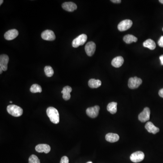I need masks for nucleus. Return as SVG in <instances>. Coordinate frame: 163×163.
Wrapping results in <instances>:
<instances>
[{"label":"nucleus","mask_w":163,"mask_h":163,"mask_svg":"<svg viewBox=\"0 0 163 163\" xmlns=\"http://www.w3.org/2000/svg\"><path fill=\"white\" fill-rule=\"evenodd\" d=\"M47 115L50 120L54 124H58L60 122V115L58 110L54 107H48L46 110Z\"/></svg>","instance_id":"f257e3e1"},{"label":"nucleus","mask_w":163,"mask_h":163,"mask_svg":"<svg viewBox=\"0 0 163 163\" xmlns=\"http://www.w3.org/2000/svg\"><path fill=\"white\" fill-rule=\"evenodd\" d=\"M8 112L15 117L21 116L23 114V109L15 105H10L7 107Z\"/></svg>","instance_id":"f03ea898"},{"label":"nucleus","mask_w":163,"mask_h":163,"mask_svg":"<svg viewBox=\"0 0 163 163\" xmlns=\"http://www.w3.org/2000/svg\"><path fill=\"white\" fill-rule=\"evenodd\" d=\"M87 36L85 34H82L73 39L72 42V46L74 48H77L80 45H83L85 43L87 40Z\"/></svg>","instance_id":"7ed1b4c3"},{"label":"nucleus","mask_w":163,"mask_h":163,"mask_svg":"<svg viewBox=\"0 0 163 163\" xmlns=\"http://www.w3.org/2000/svg\"><path fill=\"white\" fill-rule=\"evenodd\" d=\"M142 83V80L140 78L137 77L130 78L128 80L129 88L131 89H134L138 88Z\"/></svg>","instance_id":"20e7f679"},{"label":"nucleus","mask_w":163,"mask_h":163,"mask_svg":"<svg viewBox=\"0 0 163 163\" xmlns=\"http://www.w3.org/2000/svg\"><path fill=\"white\" fill-rule=\"evenodd\" d=\"M133 22L130 20H125L121 21L118 24V30L120 31H124L128 30L132 26Z\"/></svg>","instance_id":"39448f33"},{"label":"nucleus","mask_w":163,"mask_h":163,"mask_svg":"<svg viewBox=\"0 0 163 163\" xmlns=\"http://www.w3.org/2000/svg\"><path fill=\"white\" fill-rule=\"evenodd\" d=\"M150 111L149 107H146L139 115L138 119L142 122L147 121L150 118Z\"/></svg>","instance_id":"423d86ee"},{"label":"nucleus","mask_w":163,"mask_h":163,"mask_svg":"<svg viewBox=\"0 0 163 163\" xmlns=\"http://www.w3.org/2000/svg\"><path fill=\"white\" fill-rule=\"evenodd\" d=\"M144 153L142 151H138L131 154L130 156V159L134 163H139L142 161L144 159Z\"/></svg>","instance_id":"0eeeda50"},{"label":"nucleus","mask_w":163,"mask_h":163,"mask_svg":"<svg viewBox=\"0 0 163 163\" xmlns=\"http://www.w3.org/2000/svg\"><path fill=\"white\" fill-rule=\"evenodd\" d=\"M100 107L98 106H95L94 107H89L86 110V113L89 117L94 118L97 116L99 114Z\"/></svg>","instance_id":"6e6552de"},{"label":"nucleus","mask_w":163,"mask_h":163,"mask_svg":"<svg viewBox=\"0 0 163 163\" xmlns=\"http://www.w3.org/2000/svg\"><path fill=\"white\" fill-rule=\"evenodd\" d=\"M96 45L94 42H90L86 45L85 50L88 56H92L95 51Z\"/></svg>","instance_id":"1a4fd4ad"},{"label":"nucleus","mask_w":163,"mask_h":163,"mask_svg":"<svg viewBox=\"0 0 163 163\" xmlns=\"http://www.w3.org/2000/svg\"><path fill=\"white\" fill-rule=\"evenodd\" d=\"M9 58L7 54H1L0 56V68L6 71L8 69V65Z\"/></svg>","instance_id":"9d476101"},{"label":"nucleus","mask_w":163,"mask_h":163,"mask_svg":"<svg viewBox=\"0 0 163 163\" xmlns=\"http://www.w3.org/2000/svg\"><path fill=\"white\" fill-rule=\"evenodd\" d=\"M42 37L44 40L53 41L55 39V35L54 32L51 30H46L42 33Z\"/></svg>","instance_id":"9b49d317"},{"label":"nucleus","mask_w":163,"mask_h":163,"mask_svg":"<svg viewBox=\"0 0 163 163\" xmlns=\"http://www.w3.org/2000/svg\"><path fill=\"white\" fill-rule=\"evenodd\" d=\"M18 35L19 32L17 29H10L5 33L4 35V37L7 40H11L15 39Z\"/></svg>","instance_id":"f8f14e48"},{"label":"nucleus","mask_w":163,"mask_h":163,"mask_svg":"<svg viewBox=\"0 0 163 163\" xmlns=\"http://www.w3.org/2000/svg\"><path fill=\"white\" fill-rule=\"evenodd\" d=\"M36 151L39 153H44L48 154L50 152L51 150V148L49 145L47 144H39L36 146Z\"/></svg>","instance_id":"ddd939ff"},{"label":"nucleus","mask_w":163,"mask_h":163,"mask_svg":"<svg viewBox=\"0 0 163 163\" xmlns=\"http://www.w3.org/2000/svg\"><path fill=\"white\" fill-rule=\"evenodd\" d=\"M62 7L64 10L69 12H72L77 9L76 4L72 2H64L62 4Z\"/></svg>","instance_id":"4468645a"},{"label":"nucleus","mask_w":163,"mask_h":163,"mask_svg":"<svg viewBox=\"0 0 163 163\" xmlns=\"http://www.w3.org/2000/svg\"><path fill=\"white\" fill-rule=\"evenodd\" d=\"M145 128L149 133H153V134H156L159 132V129L156 127L151 122H147L145 125Z\"/></svg>","instance_id":"2eb2a0df"},{"label":"nucleus","mask_w":163,"mask_h":163,"mask_svg":"<svg viewBox=\"0 0 163 163\" xmlns=\"http://www.w3.org/2000/svg\"><path fill=\"white\" fill-rule=\"evenodd\" d=\"M72 91V88L69 86L63 88L61 93L63 94V98L65 101L69 100L71 97L70 93Z\"/></svg>","instance_id":"dca6fc26"},{"label":"nucleus","mask_w":163,"mask_h":163,"mask_svg":"<svg viewBox=\"0 0 163 163\" xmlns=\"http://www.w3.org/2000/svg\"><path fill=\"white\" fill-rule=\"evenodd\" d=\"M124 59L121 56H117L113 59L112 65L115 68H120L124 63Z\"/></svg>","instance_id":"f3484780"},{"label":"nucleus","mask_w":163,"mask_h":163,"mask_svg":"<svg viewBox=\"0 0 163 163\" xmlns=\"http://www.w3.org/2000/svg\"><path fill=\"white\" fill-rule=\"evenodd\" d=\"M105 138L106 141L111 143H114L119 140V136L115 133H109L106 134Z\"/></svg>","instance_id":"a211bd4d"},{"label":"nucleus","mask_w":163,"mask_h":163,"mask_svg":"<svg viewBox=\"0 0 163 163\" xmlns=\"http://www.w3.org/2000/svg\"><path fill=\"white\" fill-rule=\"evenodd\" d=\"M88 84L89 87L91 88H96L101 86L102 82L100 80L92 78L89 80Z\"/></svg>","instance_id":"6ab92c4d"},{"label":"nucleus","mask_w":163,"mask_h":163,"mask_svg":"<svg viewBox=\"0 0 163 163\" xmlns=\"http://www.w3.org/2000/svg\"><path fill=\"white\" fill-rule=\"evenodd\" d=\"M144 47L148 48L149 50H154L156 48V44L154 40L148 39L144 42L143 44Z\"/></svg>","instance_id":"aec40b11"},{"label":"nucleus","mask_w":163,"mask_h":163,"mask_svg":"<svg viewBox=\"0 0 163 163\" xmlns=\"http://www.w3.org/2000/svg\"><path fill=\"white\" fill-rule=\"evenodd\" d=\"M117 103L115 102L109 103L107 106V110L112 114H114L117 112Z\"/></svg>","instance_id":"412c9836"},{"label":"nucleus","mask_w":163,"mask_h":163,"mask_svg":"<svg viewBox=\"0 0 163 163\" xmlns=\"http://www.w3.org/2000/svg\"><path fill=\"white\" fill-rule=\"evenodd\" d=\"M123 40L127 44H131L136 42L137 41V38L133 35H127L123 37Z\"/></svg>","instance_id":"4be33fe9"},{"label":"nucleus","mask_w":163,"mask_h":163,"mask_svg":"<svg viewBox=\"0 0 163 163\" xmlns=\"http://www.w3.org/2000/svg\"><path fill=\"white\" fill-rule=\"evenodd\" d=\"M30 91L32 93H42V87L39 85L37 84H34L31 86L30 88Z\"/></svg>","instance_id":"5701e85b"},{"label":"nucleus","mask_w":163,"mask_h":163,"mask_svg":"<svg viewBox=\"0 0 163 163\" xmlns=\"http://www.w3.org/2000/svg\"><path fill=\"white\" fill-rule=\"evenodd\" d=\"M44 71L46 76L48 77H52L54 73L53 69L51 66H45V67Z\"/></svg>","instance_id":"b1692460"},{"label":"nucleus","mask_w":163,"mask_h":163,"mask_svg":"<svg viewBox=\"0 0 163 163\" xmlns=\"http://www.w3.org/2000/svg\"><path fill=\"white\" fill-rule=\"evenodd\" d=\"M29 163H40V160L35 155H32L29 158Z\"/></svg>","instance_id":"393cba45"},{"label":"nucleus","mask_w":163,"mask_h":163,"mask_svg":"<svg viewBox=\"0 0 163 163\" xmlns=\"http://www.w3.org/2000/svg\"><path fill=\"white\" fill-rule=\"evenodd\" d=\"M60 163H69V159L68 157L66 156L63 157L61 159Z\"/></svg>","instance_id":"a878e982"},{"label":"nucleus","mask_w":163,"mask_h":163,"mask_svg":"<svg viewBox=\"0 0 163 163\" xmlns=\"http://www.w3.org/2000/svg\"><path fill=\"white\" fill-rule=\"evenodd\" d=\"M158 44L160 47H163V36L160 37V39L158 42Z\"/></svg>","instance_id":"bb28decb"},{"label":"nucleus","mask_w":163,"mask_h":163,"mask_svg":"<svg viewBox=\"0 0 163 163\" xmlns=\"http://www.w3.org/2000/svg\"><path fill=\"white\" fill-rule=\"evenodd\" d=\"M158 95H159L160 97L163 98V88H162V89L159 90V92H158Z\"/></svg>","instance_id":"cd10ccee"},{"label":"nucleus","mask_w":163,"mask_h":163,"mask_svg":"<svg viewBox=\"0 0 163 163\" xmlns=\"http://www.w3.org/2000/svg\"><path fill=\"white\" fill-rule=\"evenodd\" d=\"M111 2L115 3H120L121 2V0H112Z\"/></svg>","instance_id":"c85d7f7f"},{"label":"nucleus","mask_w":163,"mask_h":163,"mask_svg":"<svg viewBox=\"0 0 163 163\" xmlns=\"http://www.w3.org/2000/svg\"><path fill=\"white\" fill-rule=\"evenodd\" d=\"M159 59H160V61H161V65H163V55H161L159 57Z\"/></svg>","instance_id":"c756f323"},{"label":"nucleus","mask_w":163,"mask_h":163,"mask_svg":"<svg viewBox=\"0 0 163 163\" xmlns=\"http://www.w3.org/2000/svg\"><path fill=\"white\" fill-rule=\"evenodd\" d=\"M2 71H3V70H2L1 68H0V73H1V74H2Z\"/></svg>","instance_id":"7c9ffc66"},{"label":"nucleus","mask_w":163,"mask_h":163,"mask_svg":"<svg viewBox=\"0 0 163 163\" xmlns=\"http://www.w3.org/2000/svg\"><path fill=\"white\" fill-rule=\"evenodd\" d=\"M3 0H1V1H0V5H1L2 3H3Z\"/></svg>","instance_id":"2f4dec72"},{"label":"nucleus","mask_w":163,"mask_h":163,"mask_svg":"<svg viewBox=\"0 0 163 163\" xmlns=\"http://www.w3.org/2000/svg\"><path fill=\"white\" fill-rule=\"evenodd\" d=\"M159 2L162 3V4H163V0H159Z\"/></svg>","instance_id":"473e14b6"},{"label":"nucleus","mask_w":163,"mask_h":163,"mask_svg":"<svg viewBox=\"0 0 163 163\" xmlns=\"http://www.w3.org/2000/svg\"><path fill=\"white\" fill-rule=\"evenodd\" d=\"M87 163H93V162H91V161H89V162H87Z\"/></svg>","instance_id":"72a5a7b5"},{"label":"nucleus","mask_w":163,"mask_h":163,"mask_svg":"<svg viewBox=\"0 0 163 163\" xmlns=\"http://www.w3.org/2000/svg\"><path fill=\"white\" fill-rule=\"evenodd\" d=\"M10 103H12V101H10Z\"/></svg>","instance_id":"f704fd0d"},{"label":"nucleus","mask_w":163,"mask_h":163,"mask_svg":"<svg viewBox=\"0 0 163 163\" xmlns=\"http://www.w3.org/2000/svg\"></svg>","instance_id":"c9c22d12"}]
</instances>
